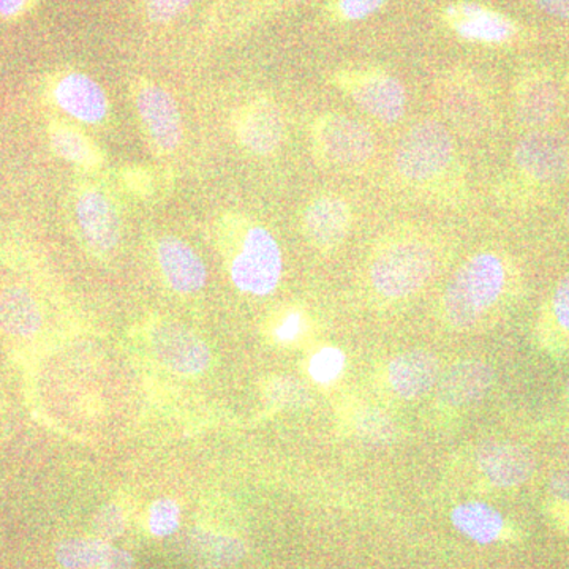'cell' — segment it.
Listing matches in <instances>:
<instances>
[{
    "mask_svg": "<svg viewBox=\"0 0 569 569\" xmlns=\"http://www.w3.org/2000/svg\"><path fill=\"white\" fill-rule=\"evenodd\" d=\"M133 565L132 553L110 546V549L104 553L103 560L100 561L99 569H132Z\"/></svg>",
    "mask_w": 569,
    "mask_h": 569,
    "instance_id": "836d02e7",
    "label": "cell"
},
{
    "mask_svg": "<svg viewBox=\"0 0 569 569\" xmlns=\"http://www.w3.org/2000/svg\"><path fill=\"white\" fill-rule=\"evenodd\" d=\"M108 549V541L100 538L63 539L56 548V560L66 569L99 568Z\"/></svg>",
    "mask_w": 569,
    "mask_h": 569,
    "instance_id": "d4e9b609",
    "label": "cell"
},
{
    "mask_svg": "<svg viewBox=\"0 0 569 569\" xmlns=\"http://www.w3.org/2000/svg\"><path fill=\"white\" fill-rule=\"evenodd\" d=\"M515 163L520 173L533 181L559 183L569 171V149L557 134L529 133L516 146Z\"/></svg>",
    "mask_w": 569,
    "mask_h": 569,
    "instance_id": "8fae6325",
    "label": "cell"
},
{
    "mask_svg": "<svg viewBox=\"0 0 569 569\" xmlns=\"http://www.w3.org/2000/svg\"><path fill=\"white\" fill-rule=\"evenodd\" d=\"M507 283V269L496 253L482 252L466 261L443 296V310L452 328L467 329L478 323L500 299Z\"/></svg>",
    "mask_w": 569,
    "mask_h": 569,
    "instance_id": "7a4b0ae2",
    "label": "cell"
},
{
    "mask_svg": "<svg viewBox=\"0 0 569 569\" xmlns=\"http://www.w3.org/2000/svg\"><path fill=\"white\" fill-rule=\"evenodd\" d=\"M181 523V508L171 498H159L149 509V530L153 537L167 538L179 530Z\"/></svg>",
    "mask_w": 569,
    "mask_h": 569,
    "instance_id": "484cf974",
    "label": "cell"
},
{
    "mask_svg": "<svg viewBox=\"0 0 569 569\" xmlns=\"http://www.w3.org/2000/svg\"><path fill=\"white\" fill-rule=\"evenodd\" d=\"M387 0H337L336 11L340 20L362 21L383 9Z\"/></svg>",
    "mask_w": 569,
    "mask_h": 569,
    "instance_id": "1f68e13d",
    "label": "cell"
},
{
    "mask_svg": "<svg viewBox=\"0 0 569 569\" xmlns=\"http://www.w3.org/2000/svg\"><path fill=\"white\" fill-rule=\"evenodd\" d=\"M149 340L157 361L179 376H200L211 365L204 340L178 321H157L149 329Z\"/></svg>",
    "mask_w": 569,
    "mask_h": 569,
    "instance_id": "9c48e42d",
    "label": "cell"
},
{
    "mask_svg": "<svg viewBox=\"0 0 569 569\" xmlns=\"http://www.w3.org/2000/svg\"><path fill=\"white\" fill-rule=\"evenodd\" d=\"M48 137L52 151L66 162L77 164L84 171H97L103 167V153L99 146L77 127L52 122L48 127Z\"/></svg>",
    "mask_w": 569,
    "mask_h": 569,
    "instance_id": "44dd1931",
    "label": "cell"
},
{
    "mask_svg": "<svg viewBox=\"0 0 569 569\" xmlns=\"http://www.w3.org/2000/svg\"><path fill=\"white\" fill-rule=\"evenodd\" d=\"M52 99L63 112L82 123H100L110 112L102 86L82 71H67L52 84Z\"/></svg>",
    "mask_w": 569,
    "mask_h": 569,
    "instance_id": "5bb4252c",
    "label": "cell"
},
{
    "mask_svg": "<svg viewBox=\"0 0 569 569\" xmlns=\"http://www.w3.org/2000/svg\"><path fill=\"white\" fill-rule=\"evenodd\" d=\"M187 552L194 563L203 568H227L244 557V542L227 535L194 530L187 537Z\"/></svg>",
    "mask_w": 569,
    "mask_h": 569,
    "instance_id": "7402d4cb",
    "label": "cell"
},
{
    "mask_svg": "<svg viewBox=\"0 0 569 569\" xmlns=\"http://www.w3.org/2000/svg\"><path fill=\"white\" fill-rule=\"evenodd\" d=\"M567 219H568V223H569V203H568V208H567Z\"/></svg>",
    "mask_w": 569,
    "mask_h": 569,
    "instance_id": "f35d334b",
    "label": "cell"
},
{
    "mask_svg": "<svg viewBox=\"0 0 569 569\" xmlns=\"http://www.w3.org/2000/svg\"><path fill=\"white\" fill-rule=\"evenodd\" d=\"M395 422L377 410H366L358 419V433L366 443L387 445L392 440Z\"/></svg>",
    "mask_w": 569,
    "mask_h": 569,
    "instance_id": "83f0119b",
    "label": "cell"
},
{
    "mask_svg": "<svg viewBox=\"0 0 569 569\" xmlns=\"http://www.w3.org/2000/svg\"><path fill=\"white\" fill-rule=\"evenodd\" d=\"M302 325H305V320H302L301 313H288V316L283 318L282 323L279 325V328L276 329L277 339H279L280 342H290V340L296 339V336L301 332Z\"/></svg>",
    "mask_w": 569,
    "mask_h": 569,
    "instance_id": "e575fe53",
    "label": "cell"
},
{
    "mask_svg": "<svg viewBox=\"0 0 569 569\" xmlns=\"http://www.w3.org/2000/svg\"><path fill=\"white\" fill-rule=\"evenodd\" d=\"M119 182L134 198L149 200L157 192V176L151 168L129 164L119 170Z\"/></svg>",
    "mask_w": 569,
    "mask_h": 569,
    "instance_id": "4316f807",
    "label": "cell"
},
{
    "mask_svg": "<svg viewBox=\"0 0 569 569\" xmlns=\"http://www.w3.org/2000/svg\"><path fill=\"white\" fill-rule=\"evenodd\" d=\"M559 92L552 82L531 80L520 86L516 111L520 121L529 126H541L556 114Z\"/></svg>",
    "mask_w": 569,
    "mask_h": 569,
    "instance_id": "cb8c5ba5",
    "label": "cell"
},
{
    "mask_svg": "<svg viewBox=\"0 0 569 569\" xmlns=\"http://www.w3.org/2000/svg\"><path fill=\"white\" fill-rule=\"evenodd\" d=\"M456 149L447 127L432 119L415 123L397 144V174L413 186H427L443 176L455 162Z\"/></svg>",
    "mask_w": 569,
    "mask_h": 569,
    "instance_id": "277c9868",
    "label": "cell"
},
{
    "mask_svg": "<svg viewBox=\"0 0 569 569\" xmlns=\"http://www.w3.org/2000/svg\"><path fill=\"white\" fill-rule=\"evenodd\" d=\"M310 137L318 163L335 170L362 167L376 152V137L369 127L337 112L318 116Z\"/></svg>",
    "mask_w": 569,
    "mask_h": 569,
    "instance_id": "5b68a950",
    "label": "cell"
},
{
    "mask_svg": "<svg viewBox=\"0 0 569 569\" xmlns=\"http://www.w3.org/2000/svg\"><path fill=\"white\" fill-rule=\"evenodd\" d=\"M549 490L556 500L569 507V468L568 470L557 471V473L550 478Z\"/></svg>",
    "mask_w": 569,
    "mask_h": 569,
    "instance_id": "d590c367",
    "label": "cell"
},
{
    "mask_svg": "<svg viewBox=\"0 0 569 569\" xmlns=\"http://www.w3.org/2000/svg\"><path fill=\"white\" fill-rule=\"evenodd\" d=\"M74 219L86 246L93 253L108 254L118 249L122 222L111 194L96 183L84 182L74 194Z\"/></svg>",
    "mask_w": 569,
    "mask_h": 569,
    "instance_id": "ba28073f",
    "label": "cell"
},
{
    "mask_svg": "<svg viewBox=\"0 0 569 569\" xmlns=\"http://www.w3.org/2000/svg\"><path fill=\"white\" fill-rule=\"evenodd\" d=\"M343 366H346V355L339 348L328 347L313 356L309 372L318 383H331L342 373Z\"/></svg>",
    "mask_w": 569,
    "mask_h": 569,
    "instance_id": "f1b7e54d",
    "label": "cell"
},
{
    "mask_svg": "<svg viewBox=\"0 0 569 569\" xmlns=\"http://www.w3.org/2000/svg\"><path fill=\"white\" fill-rule=\"evenodd\" d=\"M130 91L138 119L152 148L163 156L178 151L183 141V122L171 92L148 78L134 80Z\"/></svg>",
    "mask_w": 569,
    "mask_h": 569,
    "instance_id": "52a82bcc",
    "label": "cell"
},
{
    "mask_svg": "<svg viewBox=\"0 0 569 569\" xmlns=\"http://www.w3.org/2000/svg\"><path fill=\"white\" fill-rule=\"evenodd\" d=\"M220 242L230 254V276L239 291L266 296L282 277V250L263 224L244 213L227 212L217 223Z\"/></svg>",
    "mask_w": 569,
    "mask_h": 569,
    "instance_id": "6da1fadb",
    "label": "cell"
},
{
    "mask_svg": "<svg viewBox=\"0 0 569 569\" xmlns=\"http://www.w3.org/2000/svg\"><path fill=\"white\" fill-rule=\"evenodd\" d=\"M567 395L569 397V381H568V385H567Z\"/></svg>",
    "mask_w": 569,
    "mask_h": 569,
    "instance_id": "ab89813d",
    "label": "cell"
},
{
    "mask_svg": "<svg viewBox=\"0 0 569 569\" xmlns=\"http://www.w3.org/2000/svg\"><path fill=\"white\" fill-rule=\"evenodd\" d=\"M160 271L176 293L194 295L203 290L208 271L192 247L176 236H163L157 242Z\"/></svg>",
    "mask_w": 569,
    "mask_h": 569,
    "instance_id": "2e32d148",
    "label": "cell"
},
{
    "mask_svg": "<svg viewBox=\"0 0 569 569\" xmlns=\"http://www.w3.org/2000/svg\"><path fill=\"white\" fill-rule=\"evenodd\" d=\"M33 3V0H0V17L3 20H14L21 17Z\"/></svg>",
    "mask_w": 569,
    "mask_h": 569,
    "instance_id": "8d00e7d4",
    "label": "cell"
},
{
    "mask_svg": "<svg viewBox=\"0 0 569 569\" xmlns=\"http://www.w3.org/2000/svg\"><path fill=\"white\" fill-rule=\"evenodd\" d=\"M331 82L378 122L395 123L406 114V86L388 71L377 67L343 69L332 74Z\"/></svg>",
    "mask_w": 569,
    "mask_h": 569,
    "instance_id": "8992f818",
    "label": "cell"
},
{
    "mask_svg": "<svg viewBox=\"0 0 569 569\" xmlns=\"http://www.w3.org/2000/svg\"><path fill=\"white\" fill-rule=\"evenodd\" d=\"M437 269V254L426 241L400 238L378 250L370 282L378 295L402 299L421 290Z\"/></svg>",
    "mask_w": 569,
    "mask_h": 569,
    "instance_id": "3957f363",
    "label": "cell"
},
{
    "mask_svg": "<svg viewBox=\"0 0 569 569\" xmlns=\"http://www.w3.org/2000/svg\"><path fill=\"white\" fill-rule=\"evenodd\" d=\"M231 130L244 151L253 156H271L284 137L282 110L268 97H254L234 111Z\"/></svg>",
    "mask_w": 569,
    "mask_h": 569,
    "instance_id": "30bf717a",
    "label": "cell"
},
{
    "mask_svg": "<svg viewBox=\"0 0 569 569\" xmlns=\"http://www.w3.org/2000/svg\"><path fill=\"white\" fill-rule=\"evenodd\" d=\"M445 21L460 39L475 43H507L518 32L507 14L475 2L452 3L445 10Z\"/></svg>",
    "mask_w": 569,
    "mask_h": 569,
    "instance_id": "4fadbf2b",
    "label": "cell"
},
{
    "mask_svg": "<svg viewBox=\"0 0 569 569\" xmlns=\"http://www.w3.org/2000/svg\"><path fill=\"white\" fill-rule=\"evenodd\" d=\"M353 212L350 204L337 194H321L310 201L302 212V230L318 249H335L350 231Z\"/></svg>",
    "mask_w": 569,
    "mask_h": 569,
    "instance_id": "9a60e30c",
    "label": "cell"
},
{
    "mask_svg": "<svg viewBox=\"0 0 569 569\" xmlns=\"http://www.w3.org/2000/svg\"><path fill=\"white\" fill-rule=\"evenodd\" d=\"M92 527L97 538L103 539V541H111V539L121 537L123 531H126V516H123L122 509L116 507V505H104V507L97 511Z\"/></svg>",
    "mask_w": 569,
    "mask_h": 569,
    "instance_id": "f546056e",
    "label": "cell"
},
{
    "mask_svg": "<svg viewBox=\"0 0 569 569\" xmlns=\"http://www.w3.org/2000/svg\"><path fill=\"white\" fill-rule=\"evenodd\" d=\"M477 462L485 477L501 489L526 485L537 470L533 452L511 441H482L477 449Z\"/></svg>",
    "mask_w": 569,
    "mask_h": 569,
    "instance_id": "7c38bea8",
    "label": "cell"
},
{
    "mask_svg": "<svg viewBox=\"0 0 569 569\" xmlns=\"http://www.w3.org/2000/svg\"><path fill=\"white\" fill-rule=\"evenodd\" d=\"M43 326L37 299L22 287H9L0 293V331L11 337H32Z\"/></svg>",
    "mask_w": 569,
    "mask_h": 569,
    "instance_id": "ffe728a7",
    "label": "cell"
},
{
    "mask_svg": "<svg viewBox=\"0 0 569 569\" xmlns=\"http://www.w3.org/2000/svg\"><path fill=\"white\" fill-rule=\"evenodd\" d=\"M452 523L460 533L478 545H490L503 531V518L496 508L482 501H468L452 509Z\"/></svg>",
    "mask_w": 569,
    "mask_h": 569,
    "instance_id": "603a6c76",
    "label": "cell"
},
{
    "mask_svg": "<svg viewBox=\"0 0 569 569\" xmlns=\"http://www.w3.org/2000/svg\"><path fill=\"white\" fill-rule=\"evenodd\" d=\"M552 310L557 323L569 331V274L560 280L553 291Z\"/></svg>",
    "mask_w": 569,
    "mask_h": 569,
    "instance_id": "d6a6232c",
    "label": "cell"
},
{
    "mask_svg": "<svg viewBox=\"0 0 569 569\" xmlns=\"http://www.w3.org/2000/svg\"><path fill=\"white\" fill-rule=\"evenodd\" d=\"M440 103L445 114L463 132H479L488 118L485 89L468 78H455L441 84Z\"/></svg>",
    "mask_w": 569,
    "mask_h": 569,
    "instance_id": "ac0fdd59",
    "label": "cell"
},
{
    "mask_svg": "<svg viewBox=\"0 0 569 569\" xmlns=\"http://www.w3.org/2000/svg\"><path fill=\"white\" fill-rule=\"evenodd\" d=\"M493 385L492 367L486 362L468 361L456 362L449 367L443 377L438 378V399L447 406L463 407L478 402Z\"/></svg>",
    "mask_w": 569,
    "mask_h": 569,
    "instance_id": "e0dca14e",
    "label": "cell"
},
{
    "mask_svg": "<svg viewBox=\"0 0 569 569\" xmlns=\"http://www.w3.org/2000/svg\"><path fill=\"white\" fill-rule=\"evenodd\" d=\"M194 0H144V13L153 24H167L181 17Z\"/></svg>",
    "mask_w": 569,
    "mask_h": 569,
    "instance_id": "4dcf8cb0",
    "label": "cell"
},
{
    "mask_svg": "<svg viewBox=\"0 0 569 569\" xmlns=\"http://www.w3.org/2000/svg\"><path fill=\"white\" fill-rule=\"evenodd\" d=\"M535 3L550 17L569 20V0H535Z\"/></svg>",
    "mask_w": 569,
    "mask_h": 569,
    "instance_id": "74e56055",
    "label": "cell"
},
{
    "mask_svg": "<svg viewBox=\"0 0 569 569\" xmlns=\"http://www.w3.org/2000/svg\"><path fill=\"white\" fill-rule=\"evenodd\" d=\"M440 366L436 356L426 350H410L396 356L389 365V383L397 396L418 399L436 387Z\"/></svg>",
    "mask_w": 569,
    "mask_h": 569,
    "instance_id": "d6986e66",
    "label": "cell"
}]
</instances>
